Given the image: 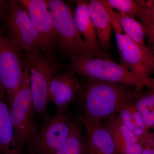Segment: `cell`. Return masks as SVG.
<instances>
[{"label":"cell","instance_id":"6da1fadb","mask_svg":"<svg viewBox=\"0 0 154 154\" xmlns=\"http://www.w3.org/2000/svg\"><path fill=\"white\" fill-rule=\"evenodd\" d=\"M82 97V122L85 127L102 123L134 102L141 89L124 84L87 79Z\"/></svg>","mask_w":154,"mask_h":154},{"label":"cell","instance_id":"7a4b0ae2","mask_svg":"<svg viewBox=\"0 0 154 154\" xmlns=\"http://www.w3.org/2000/svg\"><path fill=\"white\" fill-rule=\"evenodd\" d=\"M68 70L87 79L119 83L142 89L154 88V79H143L110 60L87 56L69 57Z\"/></svg>","mask_w":154,"mask_h":154},{"label":"cell","instance_id":"3957f363","mask_svg":"<svg viewBox=\"0 0 154 154\" xmlns=\"http://www.w3.org/2000/svg\"><path fill=\"white\" fill-rule=\"evenodd\" d=\"M22 84L10 104L15 140L23 151L25 146L28 148L30 146L39 131L34 117L35 110L30 91L29 67L25 63Z\"/></svg>","mask_w":154,"mask_h":154},{"label":"cell","instance_id":"277c9868","mask_svg":"<svg viewBox=\"0 0 154 154\" xmlns=\"http://www.w3.org/2000/svg\"><path fill=\"white\" fill-rule=\"evenodd\" d=\"M25 63L29 67L30 91L35 112L45 115L49 102L50 83L54 76L60 72V63L53 55H44L39 50L25 52Z\"/></svg>","mask_w":154,"mask_h":154},{"label":"cell","instance_id":"5b68a950","mask_svg":"<svg viewBox=\"0 0 154 154\" xmlns=\"http://www.w3.org/2000/svg\"><path fill=\"white\" fill-rule=\"evenodd\" d=\"M48 2L58 35L57 47L61 53L68 58L74 55L96 57L77 30L73 12L68 5L62 0H48Z\"/></svg>","mask_w":154,"mask_h":154},{"label":"cell","instance_id":"8992f818","mask_svg":"<svg viewBox=\"0 0 154 154\" xmlns=\"http://www.w3.org/2000/svg\"><path fill=\"white\" fill-rule=\"evenodd\" d=\"M112 29L116 40L120 64L136 75L147 79L154 73V54L148 46L141 45L131 39L124 33L119 19L117 12L113 11Z\"/></svg>","mask_w":154,"mask_h":154},{"label":"cell","instance_id":"52a82bcc","mask_svg":"<svg viewBox=\"0 0 154 154\" xmlns=\"http://www.w3.org/2000/svg\"><path fill=\"white\" fill-rule=\"evenodd\" d=\"M2 14L4 16L5 35L25 52L42 51L41 39L28 12L20 1H11Z\"/></svg>","mask_w":154,"mask_h":154},{"label":"cell","instance_id":"ba28073f","mask_svg":"<svg viewBox=\"0 0 154 154\" xmlns=\"http://www.w3.org/2000/svg\"><path fill=\"white\" fill-rule=\"evenodd\" d=\"M73 122L65 113L47 116L28 150L31 154H55L64 144L72 128Z\"/></svg>","mask_w":154,"mask_h":154},{"label":"cell","instance_id":"9c48e42d","mask_svg":"<svg viewBox=\"0 0 154 154\" xmlns=\"http://www.w3.org/2000/svg\"><path fill=\"white\" fill-rule=\"evenodd\" d=\"M22 51L0 30V83L5 91L9 105L25 75Z\"/></svg>","mask_w":154,"mask_h":154},{"label":"cell","instance_id":"30bf717a","mask_svg":"<svg viewBox=\"0 0 154 154\" xmlns=\"http://www.w3.org/2000/svg\"><path fill=\"white\" fill-rule=\"evenodd\" d=\"M28 12L41 39L42 51L52 55L57 46L58 35L50 12L47 0H20Z\"/></svg>","mask_w":154,"mask_h":154},{"label":"cell","instance_id":"8fae6325","mask_svg":"<svg viewBox=\"0 0 154 154\" xmlns=\"http://www.w3.org/2000/svg\"><path fill=\"white\" fill-rule=\"evenodd\" d=\"M85 84L71 71L59 72L50 83L48 98L57 107V113H65L72 102L81 96Z\"/></svg>","mask_w":154,"mask_h":154},{"label":"cell","instance_id":"7c38bea8","mask_svg":"<svg viewBox=\"0 0 154 154\" xmlns=\"http://www.w3.org/2000/svg\"><path fill=\"white\" fill-rule=\"evenodd\" d=\"M88 8L99 46L106 52L111 45L113 9L106 0L89 1Z\"/></svg>","mask_w":154,"mask_h":154},{"label":"cell","instance_id":"4fadbf2b","mask_svg":"<svg viewBox=\"0 0 154 154\" xmlns=\"http://www.w3.org/2000/svg\"><path fill=\"white\" fill-rule=\"evenodd\" d=\"M88 1L78 0L73 12L74 20L77 30L87 45L94 51L96 57L110 59L99 46L96 30L90 17L88 8Z\"/></svg>","mask_w":154,"mask_h":154},{"label":"cell","instance_id":"5bb4252c","mask_svg":"<svg viewBox=\"0 0 154 154\" xmlns=\"http://www.w3.org/2000/svg\"><path fill=\"white\" fill-rule=\"evenodd\" d=\"M0 151L2 154H24L15 140L7 94L0 83Z\"/></svg>","mask_w":154,"mask_h":154},{"label":"cell","instance_id":"9a60e30c","mask_svg":"<svg viewBox=\"0 0 154 154\" xmlns=\"http://www.w3.org/2000/svg\"><path fill=\"white\" fill-rule=\"evenodd\" d=\"M115 144L116 154H124L127 146L139 142L137 138L122 123L118 114L103 122Z\"/></svg>","mask_w":154,"mask_h":154},{"label":"cell","instance_id":"2e32d148","mask_svg":"<svg viewBox=\"0 0 154 154\" xmlns=\"http://www.w3.org/2000/svg\"><path fill=\"white\" fill-rule=\"evenodd\" d=\"M85 127L88 140L95 154H117L113 139L102 123Z\"/></svg>","mask_w":154,"mask_h":154},{"label":"cell","instance_id":"e0dca14e","mask_svg":"<svg viewBox=\"0 0 154 154\" xmlns=\"http://www.w3.org/2000/svg\"><path fill=\"white\" fill-rule=\"evenodd\" d=\"M55 154H95L85 140L79 125L74 122L71 132L64 144Z\"/></svg>","mask_w":154,"mask_h":154},{"label":"cell","instance_id":"ac0fdd59","mask_svg":"<svg viewBox=\"0 0 154 154\" xmlns=\"http://www.w3.org/2000/svg\"><path fill=\"white\" fill-rule=\"evenodd\" d=\"M122 28L124 33L135 42L145 45L146 30L144 26L135 19L121 12H117Z\"/></svg>","mask_w":154,"mask_h":154},{"label":"cell","instance_id":"d6986e66","mask_svg":"<svg viewBox=\"0 0 154 154\" xmlns=\"http://www.w3.org/2000/svg\"><path fill=\"white\" fill-rule=\"evenodd\" d=\"M134 104L147 128H154V88H149L146 92H142Z\"/></svg>","mask_w":154,"mask_h":154},{"label":"cell","instance_id":"ffe728a7","mask_svg":"<svg viewBox=\"0 0 154 154\" xmlns=\"http://www.w3.org/2000/svg\"><path fill=\"white\" fill-rule=\"evenodd\" d=\"M139 8L137 18L146 29L154 28V0L136 1Z\"/></svg>","mask_w":154,"mask_h":154},{"label":"cell","instance_id":"44dd1931","mask_svg":"<svg viewBox=\"0 0 154 154\" xmlns=\"http://www.w3.org/2000/svg\"><path fill=\"white\" fill-rule=\"evenodd\" d=\"M112 9L135 18L137 17L139 8L136 1L133 0H106Z\"/></svg>","mask_w":154,"mask_h":154},{"label":"cell","instance_id":"7402d4cb","mask_svg":"<svg viewBox=\"0 0 154 154\" xmlns=\"http://www.w3.org/2000/svg\"><path fill=\"white\" fill-rule=\"evenodd\" d=\"M142 154H154V133L149 132L142 142Z\"/></svg>","mask_w":154,"mask_h":154},{"label":"cell","instance_id":"603a6c76","mask_svg":"<svg viewBox=\"0 0 154 154\" xmlns=\"http://www.w3.org/2000/svg\"><path fill=\"white\" fill-rule=\"evenodd\" d=\"M146 37L148 42V47L154 54V29H146Z\"/></svg>","mask_w":154,"mask_h":154},{"label":"cell","instance_id":"cb8c5ba5","mask_svg":"<svg viewBox=\"0 0 154 154\" xmlns=\"http://www.w3.org/2000/svg\"><path fill=\"white\" fill-rule=\"evenodd\" d=\"M8 5L7 1L0 0V14H2L5 11Z\"/></svg>","mask_w":154,"mask_h":154},{"label":"cell","instance_id":"d4e9b609","mask_svg":"<svg viewBox=\"0 0 154 154\" xmlns=\"http://www.w3.org/2000/svg\"><path fill=\"white\" fill-rule=\"evenodd\" d=\"M0 154H2V153H1V151H0Z\"/></svg>","mask_w":154,"mask_h":154}]
</instances>
